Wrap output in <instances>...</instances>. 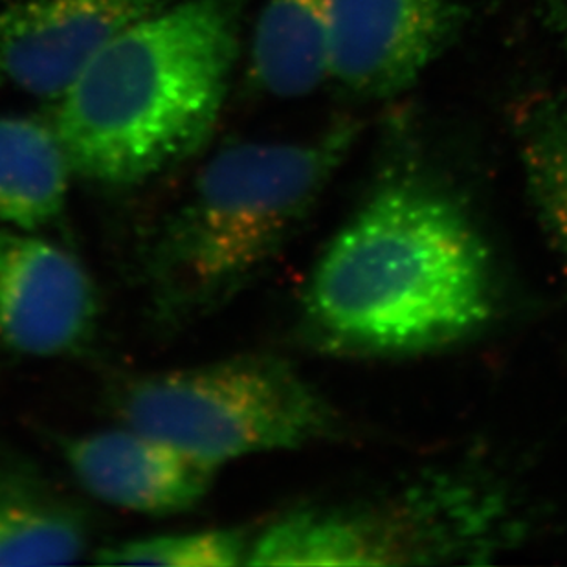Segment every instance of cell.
Returning <instances> with one entry per match:
<instances>
[{"instance_id": "5bb4252c", "label": "cell", "mask_w": 567, "mask_h": 567, "mask_svg": "<svg viewBox=\"0 0 567 567\" xmlns=\"http://www.w3.org/2000/svg\"><path fill=\"white\" fill-rule=\"evenodd\" d=\"M247 536L237 529L167 533L103 547L97 564L105 566L231 567L247 564Z\"/></svg>"}, {"instance_id": "30bf717a", "label": "cell", "mask_w": 567, "mask_h": 567, "mask_svg": "<svg viewBox=\"0 0 567 567\" xmlns=\"http://www.w3.org/2000/svg\"><path fill=\"white\" fill-rule=\"evenodd\" d=\"M85 549L83 514L32 466L0 457V566L74 564Z\"/></svg>"}, {"instance_id": "ba28073f", "label": "cell", "mask_w": 567, "mask_h": 567, "mask_svg": "<svg viewBox=\"0 0 567 567\" xmlns=\"http://www.w3.org/2000/svg\"><path fill=\"white\" fill-rule=\"evenodd\" d=\"M96 290L54 243L0 225V342L30 357H60L89 342Z\"/></svg>"}, {"instance_id": "8fae6325", "label": "cell", "mask_w": 567, "mask_h": 567, "mask_svg": "<svg viewBox=\"0 0 567 567\" xmlns=\"http://www.w3.org/2000/svg\"><path fill=\"white\" fill-rule=\"evenodd\" d=\"M329 0H268L257 19L250 70L276 97H303L331 78Z\"/></svg>"}, {"instance_id": "6da1fadb", "label": "cell", "mask_w": 567, "mask_h": 567, "mask_svg": "<svg viewBox=\"0 0 567 567\" xmlns=\"http://www.w3.org/2000/svg\"><path fill=\"white\" fill-rule=\"evenodd\" d=\"M496 303L493 257L465 203L415 164L380 178L316 262L303 295L316 346L406 357L482 331Z\"/></svg>"}, {"instance_id": "4fadbf2b", "label": "cell", "mask_w": 567, "mask_h": 567, "mask_svg": "<svg viewBox=\"0 0 567 567\" xmlns=\"http://www.w3.org/2000/svg\"><path fill=\"white\" fill-rule=\"evenodd\" d=\"M525 184L567 278V97L540 91L514 107Z\"/></svg>"}, {"instance_id": "5b68a950", "label": "cell", "mask_w": 567, "mask_h": 567, "mask_svg": "<svg viewBox=\"0 0 567 567\" xmlns=\"http://www.w3.org/2000/svg\"><path fill=\"white\" fill-rule=\"evenodd\" d=\"M513 536L502 494L466 477L437 476L391 498L303 508L250 544L247 566H406L468 563Z\"/></svg>"}, {"instance_id": "277c9868", "label": "cell", "mask_w": 567, "mask_h": 567, "mask_svg": "<svg viewBox=\"0 0 567 567\" xmlns=\"http://www.w3.org/2000/svg\"><path fill=\"white\" fill-rule=\"evenodd\" d=\"M125 426L220 468L247 455L295 450L334 435L337 417L298 371L270 354L161 371L128 384Z\"/></svg>"}, {"instance_id": "3957f363", "label": "cell", "mask_w": 567, "mask_h": 567, "mask_svg": "<svg viewBox=\"0 0 567 567\" xmlns=\"http://www.w3.org/2000/svg\"><path fill=\"white\" fill-rule=\"evenodd\" d=\"M359 131L346 118L300 142H236L217 151L151 248L147 279L158 316L206 315L261 272L326 192Z\"/></svg>"}, {"instance_id": "7a4b0ae2", "label": "cell", "mask_w": 567, "mask_h": 567, "mask_svg": "<svg viewBox=\"0 0 567 567\" xmlns=\"http://www.w3.org/2000/svg\"><path fill=\"white\" fill-rule=\"evenodd\" d=\"M241 0H175L100 52L55 105L74 175L127 188L212 138L241 50Z\"/></svg>"}, {"instance_id": "52a82bcc", "label": "cell", "mask_w": 567, "mask_h": 567, "mask_svg": "<svg viewBox=\"0 0 567 567\" xmlns=\"http://www.w3.org/2000/svg\"><path fill=\"white\" fill-rule=\"evenodd\" d=\"M175 0H16L0 6V85L58 102L125 30Z\"/></svg>"}, {"instance_id": "9a60e30c", "label": "cell", "mask_w": 567, "mask_h": 567, "mask_svg": "<svg viewBox=\"0 0 567 567\" xmlns=\"http://www.w3.org/2000/svg\"><path fill=\"white\" fill-rule=\"evenodd\" d=\"M10 2H16V0H0V6L10 4Z\"/></svg>"}, {"instance_id": "9c48e42d", "label": "cell", "mask_w": 567, "mask_h": 567, "mask_svg": "<svg viewBox=\"0 0 567 567\" xmlns=\"http://www.w3.org/2000/svg\"><path fill=\"white\" fill-rule=\"evenodd\" d=\"M63 455L86 493L147 516H172L195 507L219 471L131 426L66 440Z\"/></svg>"}, {"instance_id": "8992f818", "label": "cell", "mask_w": 567, "mask_h": 567, "mask_svg": "<svg viewBox=\"0 0 567 567\" xmlns=\"http://www.w3.org/2000/svg\"><path fill=\"white\" fill-rule=\"evenodd\" d=\"M471 0H329L331 78L384 100L415 85L465 27Z\"/></svg>"}, {"instance_id": "7c38bea8", "label": "cell", "mask_w": 567, "mask_h": 567, "mask_svg": "<svg viewBox=\"0 0 567 567\" xmlns=\"http://www.w3.org/2000/svg\"><path fill=\"white\" fill-rule=\"evenodd\" d=\"M72 173L52 124L0 114V225L33 231L63 214Z\"/></svg>"}]
</instances>
